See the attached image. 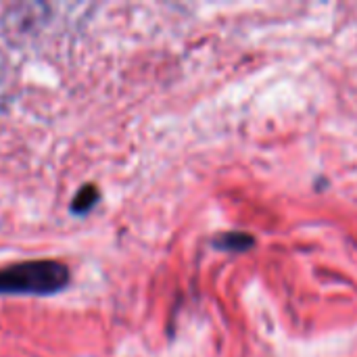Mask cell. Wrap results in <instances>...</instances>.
<instances>
[{
  "instance_id": "6da1fadb",
  "label": "cell",
  "mask_w": 357,
  "mask_h": 357,
  "mask_svg": "<svg viewBox=\"0 0 357 357\" xmlns=\"http://www.w3.org/2000/svg\"><path fill=\"white\" fill-rule=\"evenodd\" d=\"M69 282V270L59 261H25L0 270V295L46 297L63 291Z\"/></svg>"
},
{
  "instance_id": "7a4b0ae2",
  "label": "cell",
  "mask_w": 357,
  "mask_h": 357,
  "mask_svg": "<svg viewBox=\"0 0 357 357\" xmlns=\"http://www.w3.org/2000/svg\"><path fill=\"white\" fill-rule=\"evenodd\" d=\"M98 201V188L94 184H86L77 190V195L73 197L71 201V211L77 213V215H84L88 213Z\"/></svg>"
},
{
  "instance_id": "3957f363",
  "label": "cell",
  "mask_w": 357,
  "mask_h": 357,
  "mask_svg": "<svg viewBox=\"0 0 357 357\" xmlns=\"http://www.w3.org/2000/svg\"><path fill=\"white\" fill-rule=\"evenodd\" d=\"M232 243V247L234 249H243V247H249V245H253V238H249V236H226V238H222V245H230Z\"/></svg>"
}]
</instances>
